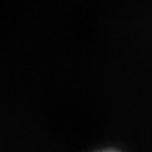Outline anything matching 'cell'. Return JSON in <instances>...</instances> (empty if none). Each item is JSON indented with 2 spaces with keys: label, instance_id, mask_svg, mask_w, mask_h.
Returning a JSON list of instances; mask_svg holds the SVG:
<instances>
[{
  "label": "cell",
  "instance_id": "1",
  "mask_svg": "<svg viewBox=\"0 0 152 152\" xmlns=\"http://www.w3.org/2000/svg\"><path fill=\"white\" fill-rule=\"evenodd\" d=\"M103 152H115V151H103Z\"/></svg>",
  "mask_w": 152,
  "mask_h": 152
}]
</instances>
